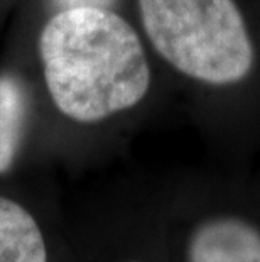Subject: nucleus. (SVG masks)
Segmentation results:
<instances>
[{"instance_id": "1", "label": "nucleus", "mask_w": 260, "mask_h": 262, "mask_svg": "<svg viewBox=\"0 0 260 262\" xmlns=\"http://www.w3.org/2000/svg\"><path fill=\"white\" fill-rule=\"evenodd\" d=\"M37 53L53 105L76 124L112 120L151 95V49L120 10H56L39 32Z\"/></svg>"}, {"instance_id": "2", "label": "nucleus", "mask_w": 260, "mask_h": 262, "mask_svg": "<svg viewBox=\"0 0 260 262\" xmlns=\"http://www.w3.org/2000/svg\"><path fill=\"white\" fill-rule=\"evenodd\" d=\"M151 53L206 110H260V0H134Z\"/></svg>"}, {"instance_id": "3", "label": "nucleus", "mask_w": 260, "mask_h": 262, "mask_svg": "<svg viewBox=\"0 0 260 262\" xmlns=\"http://www.w3.org/2000/svg\"><path fill=\"white\" fill-rule=\"evenodd\" d=\"M187 262H260V227L245 215L213 213L191 228Z\"/></svg>"}, {"instance_id": "4", "label": "nucleus", "mask_w": 260, "mask_h": 262, "mask_svg": "<svg viewBox=\"0 0 260 262\" xmlns=\"http://www.w3.org/2000/svg\"><path fill=\"white\" fill-rule=\"evenodd\" d=\"M0 262H48L42 232L29 211L0 196Z\"/></svg>"}, {"instance_id": "5", "label": "nucleus", "mask_w": 260, "mask_h": 262, "mask_svg": "<svg viewBox=\"0 0 260 262\" xmlns=\"http://www.w3.org/2000/svg\"><path fill=\"white\" fill-rule=\"evenodd\" d=\"M27 122V97L12 75H0V174L12 168Z\"/></svg>"}, {"instance_id": "6", "label": "nucleus", "mask_w": 260, "mask_h": 262, "mask_svg": "<svg viewBox=\"0 0 260 262\" xmlns=\"http://www.w3.org/2000/svg\"><path fill=\"white\" fill-rule=\"evenodd\" d=\"M56 10L80 9V7H98V9H115L120 10L124 0H51Z\"/></svg>"}]
</instances>
